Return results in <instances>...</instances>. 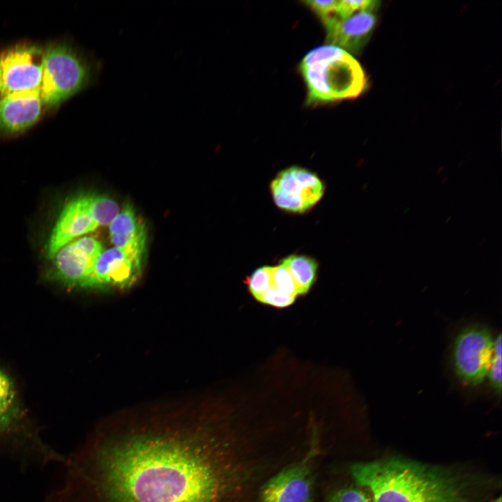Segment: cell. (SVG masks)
Here are the masks:
<instances>
[{"mask_svg": "<svg viewBox=\"0 0 502 502\" xmlns=\"http://www.w3.org/2000/svg\"><path fill=\"white\" fill-rule=\"evenodd\" d=\"M172 418L96 429L43 502H255L276 466L268 440Z\"/></svg>", "mask_w": 502, "mask_h": 502, "instance_id": "cell-1", "label": "cell"}, {"mask_svg": "<svg viewBox=\"0 0 502 502\" xmlns=\"http://www.w3.org/2000/svg\"><path fill=\"white\" fill-rule=\"evenodd\" d=\"M349 472L373 502H473L469 476L404 457L354 463Z\"/></svg>", "mask_w": 502, "mask_h": 502, "instance_id": "cell-2", "label": "cell"}, {"mask_svg": "<svg viewBox=\"0 0 502 502\" xmlns=\"http://www.w3.org/2000/svg\"><path fill=\"white\" fill-rule=\"evenodd\" d=\"M0 450L22 466L62 464L65 455L45 441L29 418L15 383L0 367Z\"/></svg>", "mask_w": 502, "mask_h": 502, "instance_id": "cell-3", "label": "cell"}, {"mask_svg": "<svg viewBox=\"0 0 502 502\" xmlns=\"http://www.w3.org/2000/svg\"><path fill=\"white\" fill-rule=\"evenodd\" d=\"M300 70L307 88L308 104L356 98L366 85L365 73L357 60L334 45L310 50L303 58Z\"/></svg>", "mask_w": 502, "mask_h": 502, "instance_id": "cell-4", "label": "cell"}, {"mask_svg": "<svg viewBox=\"0 0 502 502\" xmlns=\"http://www.w3.org/2000/svg\"><path fill=\"white\" fill-rule=\"evenodd\" d=\"M98 61L68 44L50 45L43 53L40 95L43 105H59L93 84L100 73Z\"/></svg>", "mask_w": 502, "mask_h": 502, "instance_id": "cell-5", "label": "cell"}, {"mask_svg": "<svg viewBox=\"0 0 502 502\" xmlns=\"http://www.w3.org/2000/svg\"><path fill=\"white\" fill-rule=\"evenodd\" d=\"M326 454L317 427L305 453L268 478L259 488L255 502H312L318 463Z\"/></svg>", "mask_w": 502, "mask_h": 502, "instance_id": "cell-6", "label": "cell"}, {"mask_svg": "<svg viewBox=\"0 0 502 502\" xmlns=\"http://www.w3.org/2000/svg\"><path fill=\"white\" fill-rule=\"evenodd\" d=\"M494 340L489 330L478 324L461 330L452 348L454 371L463 383L476 386L487 376L494 353Z\"/></svg>", "mask_w": 502, "mask_h": 502, "instance_id": "cell-7", "label": "cell"}, {"mask_svg": "<svg viewBox=\"0 0 502 502\" xmlns=\"http://www.w3.org/2000/svg\"><path fill=\"white\" fill-rule=\"evenodd\" d=\"M275 204L293 213H305L323 197L324 187L317 175L305 168L291 167L279 172L271 183Z\"/></svg>", "mask_w": 502, "mask_h": 502, "instance_id": "cell-8", "label": "cell"}, {"mask_svg": "<svg viewBox=\"0 0 502 502\" xmlns=\"http://www.w3.org/2000/svg\"><path fill=\"white\" fill-rule=\"evenodd\" d=\"M43 53V50L30 45H19L2 52L0 55L1 97L40 90Z\"/></svg>", "mask_w": 502, "mask_h": 502, "instance_id": "cell-9", "label": "cell"}, {"mask_svg": "<svg viewBox=\"0 0 502 502\" xmlns=\"http://www.w3.org/2000/svg\"><path fill=\"white\" fill-rule=\"evenodd\" d=\"M102 251L101 243L91 236H82L71 241L52 258L51 275L66 286L85 287Z\"/></svg>", "mask_w": 502, "mask_h": 502, "instance_id": "cell-10", "label": "cell"}, {"mask_svg": "<svg viewBox=\"0 0 502 502\" xmlns=\"http://www.w3.org/2000/svg\"><path fill=\"white\" fill-rule=\"evenodd\" d=\"M142 255L116 247L102 250L94 263L85 287H130L139 277Z\"/></svg>", "mask_w": 502, "mask_h": 502, "instance_id": "cell-11", "label": "cell"}, {"mask_svg": "<svg viewBox=\"0 0 502 502\" xmlns=\"http://www.w3.org/2000/svg\"><path fill=\"white\" fill-rule=\"evenodd\" d=\"M99 227L91 207V194L79 195L63 208L47 245V256L52 259L64 245Z\"/></svg>", "mask_w": 502, "mask_h": 502, "instance_id": "cell-12", "label": "cell"}, {"mask_svg": "<svg viewBox=\"0 0 502 502\" xmlns=\"http://www.w3.org/2000/svg\"><path fill=\"white\" fill-rule=\"evenodd\" d=\"M375 10H363L341 18L335 14L324 24L326 42L350 54H356L368 41L376 23Z\"/></svg>", "mask_w": 502, "mask_h": 502, "instance_id": "cell-13", "label": "cell"}, {"mask_svg": "<svg viewBox=\"0 0 502 502\" xmlns=\"http://www.w3.org/2000/svg\"><path fill=\"white\" fill-rule=\"evenodd\" d=\"M43 103L40 90L12 93L0 99V132L15 134L32 126L40 118Z\"/></svg>", "mask_w": 502, "mask_h": 502, "instance_id": "cell-14", "label": "cell"}, {"mask_svg": "<svg viewBox=\"0 0 502 502\" xmlns=\"http://www.w3.org/2000/svg\"><path fill=\"white\" fill-rule=\"evenodd\" d=\"M109 231L114 247L144 253L146 245L144 226L129 204L109 224Z\"/></svg>", "mask_w": 502, "mask_h": 502, "instance_id": "cell-15", "label": "cell"}, {"mask_svg": "<svg viewBox=\"0 0 502 502\" xmlns=\"http://www.w3.org/2000/svg\"><path fill=\"white\" fill-rule=\"evenodd\" d=\"M297 286L298 295L306 294L313 284L318 264L311 257L304 255H290L282 260Z\"/></svg>", "mask_w": 502, "mask_h": 502, "instance_id": "cell-16", "label": "cell"}, {"mask_svg": "<svg viewBox=\"0 0 502 502\" xmlns=\"http://www.w3.org/2000/svg\"><path fill=\"white\" fill-rule=\"evenodd\" d=\"M272 286L281 293L296 298L298 296L297 286L286 266L282 263L271 266Z\"/></svg>", "mask_w": 502, "mask_h": 502, "instance_id": "cell-17", "label": "cell"}, {"mask_svg": "<svg viewBox=\"0 0 502 502\" xmlns=\"http://www.w3.org/2000/svg\"><path fill=\"white\" fill-rule=\"evenodd\" d=\"M246 283L253 297L257 301L272 285L271 266H263L255 270Z\"/></svg>", "mask_w": 502, "mask_h": 502, "instance_id": "cell-18", "label": "cell"}, {"mask_svg": "<svg viewBox=\"0 0 502 502\" xmlns=\"http://www.w3.org/2000/svg\"><path fill=\"white\" fill-rule=\"evenodd\" d=\"M501 335L494 340V353L487 376L492 389L498 394L501 392Z\"/></svg>", "mask_w": 502, "mask_h": 502, "instance_id": "cell-19", "label": "cell"}, {"mask_svg": "<svg viewBox=\"0 0 502 502\" xmlns=\"http://www.w3.org/2000/svg\"><path fill=\"white\" fill-rule=\"evenodd\" d=\"M324 502H371L363 490L353 486H344L330 492Z\"/></svg>", "mask_w": 502, "mask_h": 502, "instance_id": "cell-20", "label": "cell"}, {"mask_svg": "<svg viewBox=\"0 0 502 502\" xmlns=\"http://www.w3.org/2000/svg\"><path fill=\"white\" fill-rule=\"evenodd\" d=\"M379 1L371 0H343L337 1L335 15L341 18L347 17L357 11L375 10Z\"/></svg>", "mask_w": 502, "mask_h": 502, "instance_id": "cell-21", "label": "cell"}, {"mask_svg": "<svg viewBox=\"0 0 502 502\" xmlns=\"http://www.w3.org/2000/svg\"><path fill=\"white\" fill-rule=\"evenodd\" d=\"M295 300V297L284 294L271 285L257 301L276 307H286Z\"/></svg>", "mask_w": 502, "mask_h": 502, "instance_id": "cell-22", "label": "cell"}, {"mask_svg": "<svg viewBox=\"0 0 502 502\" xmlns=\"http://www.w3.org/2000/svg\"><path fill=\"white\" fill-rule=\"evenodd\" d=\"M305 3L318 15L324 23L335 14L337 1H306Z\"/></svg>", "mask_w": 502, "mask_h": 502, "instance_id": "cell-23", "label": "cell"}, {"mask_svg": "<svg viewBox=\"0 0 502 502\" xmlns=\"http://www.w3.org/2000/svg\"><path fill=\"white\" fill-rule=\"evenodd\" d=\"M492 502H501V497L499 496V498L494 499Z\"/></svg>", "mask_w": 502, "mask_h": 502, "instance_id": "cell-24", "label": "cell"}, {"mask_svg": "<svg viewBox=\"0 0 502 502\" xmlns=\"http://www.w3.org/2000/svg\"><path fill=\"white\" fill-rule=\"evenodd\" d=\"M447 179H448V176L444 177L443 179V180L441 181V184H443L444 182L447 181Z\"/></svg>", "mask_w": 502, "mask_h": 502, "instance_id": "cell-25", "label": "cell"}, {"mask_svg": "<svg viewBox=\"0 0 502 502\" xmlns=\"http://www.w3.org/2000/svg\"><path fill=\"white\" fill-rule=\"evenodd\" d=\"M442 169H443V167H442L441 168H440V169L436 172V174H440V172H441Z\"/></svg>", "mask_w": 502, "mask_h": 502, "instance_id": "cell-26", "label": "cell"}, {"mask_svg": "<svg viewBox=\"0 0 502 502\" xmlns=\"http://www.w3.org/2000/svg\"><path fill=\"white\" fill-rule=\"evenodd\" d=\"M0 88H1V81H0Z\"/></svg>", "mask_w": 502, "mask_h": 502, "instance_id": "cell-27", "label": "cell"}]
</instances>
